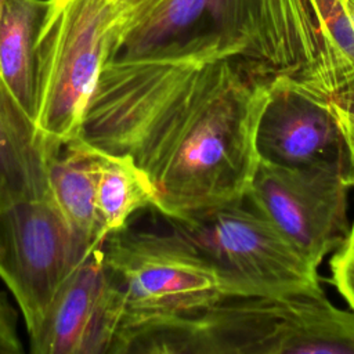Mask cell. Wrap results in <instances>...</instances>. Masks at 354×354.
Masks as SVG:
<instances>
[{
    "instance_id": "4",
    "label": "cell",
    "mask_w": 354,
    "mask_h": 354,
    "mask_svg": "<svg viewBox=\"0 0 354 354\" xmlns=\"http://www.w3.org/2000/svg\"><path fill=\"white\" fill-rule=\"evenodd\" d=\"M101 252L122 296L120 328L194 313L225 297L213 266L174 230L160 234L126 227L109 235Z\"/></svg>"
},
{
    "instance_id": "13",
    "label": "cell",
    "mask_w": 354,
    "mask_h": 354,
    "mask_svg": "<svg viewBox=\"0 0 354 354\" xmlns=\"http://www.w3.org/2000/svg\"><path fill=\"white\" fill-rule=\"evenodd\" d=\"M51 0H4L0 18V75L33 118L36 44Z\"/></svg>"
},
{
    "instance_id": "7",
    "label": "cell",
    "mask_w": 354,
    "mask_h": 354,
    "mask_svg": "<svg viewBox=\"0 0 354 354\" xmlns=\"http://www.w3.org/2000/svg\"><path fill=\"white\" fill-rule=\"evenodd\" d=\"M348 159L281 166L259 160L246 201L318 270L348 232Z\"/></svg>"
},
{
    "instance_id": "12",
    "label": "cell",
    "mask_w": 354,
    "mask_h": 354,
    "mask_svg": "<svg viewBox=\"0 0 354 354\" xmlns=\"http://www.w3.org/2000/svg\"><path fill=\"white\" fill-rule=\"evenodd\" d=\"M100 149L80 136L48 160V195L88 252L104 245L97 210Z\"/></svg>"
},
{
    "instance_id": "10",
    "label": "cell",
    "mask_w": 354,
    "mask_h": 354,
    "mask_svg": "<svg viewBox=\"0 0 354 354\" xmlns=\"http://www.w3.org/2000/svg\"><path fill=\"white\" fill-rule=\"evenodd\" d=\"M256 148L260 160L281 166L348 159L330 100L290 77L271 80Z\"/></svg>"
},
{
    "instance_id": "3",
    "label": "cell",
    "mask_w": 354,
    "mask_h": 354,
    "mask_svg": "<svg viewBox=\"0 0 354 354\" xmlns=\"http://www.w3.org/2000/svg\"><path fill=\"white\" fill-rule=\"evenodd\" d=\"M119 22L112 0H51L36 44L33 120L54 155L80 134Z\"/></svg>"
},
{
    "instance_id": "14",
    "label": "cell",
    "mask_w": 354,
    "mask_h": 354,
    "mask_svg": "<svg viewBox=\"0 0 354 354\" xmlns=\"http://www.w3.org/2000/svg\"><path fill=\"white\" fill-rule=\"evenodd\" d=\"M158 206V195L147 173L126 153L100 149L97 210L105 239L126 228L130 217Z\"/></svg>"
},
{
    "instance_id": "1",
    "label": "cell",
    "mask_w": 354,
    "mask_h": 354,
    "mask_svg": "<svg viewBox=\"0 0 354 354\" xmlns=\"http://www.w3.org/2000/svg\"><path fill=\"white\" fill-rule=\"evenodd\" d=\"M271 80L242 54L108 59L80 137L147 173L156 210L180 223L246 199Z\"/></svg>"
},
{
    "instance_id": "5",
    "label": "cell",
    "mask_w": 354,
    "mask_h": 354,
    "mask_svg": "<svg viewBox=\"0 0 354 354\" xmlns=\"http://www.w3.org/2000/svg\"><path fill=\"white\" fill-rule=\"evenodd\" d=\"M169 224L213 266L225 297L324 293L318 270L246 199Z\"/></svg>"
},
{
    "instance_id": "16",
    "label": "cell",
    "mask_w": 354,
    "mask_h": 354,
    "mask_svg": "<svg viewBox=\"0 0 354 354\" xmlns=\"http://www.w3.org/2000/svg\"><path fill=\"white\" fill-rule=\"evenodd\" d=\"M330 282L354 314V224L329 259Z\"/></svg>"
},
{
    "instance_id": "6",
    "label": "cell",
    "mask_w": 354,
    "mask_h": 354,
    "mask_svg": "<svg viewBox=\"0 0 354 354\" xmlns=\"http://www.w3.org/2000/svg\"><path fill=\"white\" fill-rule=\"evenodd\" d=\"M264 15L266 0H152L119 26L108 59L242 54L259 62Z\"/></svg>"
},
{
    "instance_id": "11",
    "label": "cell",
    "mask_w": 354,
    "mask_h": 354,
    "mask_svg": "<svg viewBox=\"0 0 354 354\" xmlns=\"http://www.w3.org/2000/svg\"><path fill=\"white\" fill-rule=\"evenodd\" d=\"M51 156L33 118L0 75V210L48 194Z\"/></svg>"
},
{
    "instance_id": "20",
    "label": "cell",
    "mask_w": 354,
    "mask_h": 354,
    "mask_svg": "<svg viewBox=\"0 0 354 354\" xmlns=\"http://www.w3.org/2000/svg\"><path fill=\"white\" fill-rule=\"evenodd\" d=\"M3 6H4V0H0V18H1V11H3Z\"/></svg>"
},
{
    "instance_id": "9",
    "label": "cell",
    "mask_w": 354,
    "mask_h": 354,
    "mask_svg": "<svg viewBox=\"0 0 354 354\" xmlns=\"http://www.w3.org/2000/svg\"><path fill=\"white\" fill-rule=\"evenodd\" d=\"M123 317L119 289L101 248L65 281L40 326L29 335L33 354H109Z\"/></svg>"
},
{
    "instance_id": "15",
    "label": "cell",
    "mask_w": 354,
    "mask_h": 354,
    "mask_svg": "<svg viewBox=\"0 0 354 354\" xmlns=\"http://www.w3.org/2000/svg\"><path fill=\"white\" fill-rule=\"evenodd\" d=\"M325 41L333 97L354 94V0H307Z\"/></svg>"
},
{
    "instance_id": "18",
    "label": "cell",
    "mask_w": 354,
    "mask_h": 354,
    "mask_svg": "<svg viewBox=\"0 0 354 354\" xmlns=\"http://www.w3.org/2000/svg\"><path fill=\"white\" fill-rule=\"evenodd\" d=\"M330 105L346 141L348 156V180L351 187H354V94L333 97L330 100Z\"/></svg>"
},
{
    "instance_id": "2",
    "label": "cell",
    "mask_w": 354,
    "mask_h": 354,
    "mask_svg": "<svg viewBox=\"0 0 354 354\" xmlns=\"http://www.w3.org/2000/svg\"><path fill=\"white\" fill-rule=\"evenodd\" d=\"M109 354H354V314L325 293L231 296L122 326Z\"/></svg>"
},
{
    "instance_id": "17",
    "label": "cell",
    "mask_w": 354,
    "mask_h": 354,
    "mask_svg": "<svg viewBox=\"0 0 354 354\" xmlns=\"http://www.w3.org/2000/svg\"><path fill=\"white\" fill-rule=\"evenodd\" d=\"M24 351L18 332V311L7 293L0 290V354H22Z\"/></svg>"
},
{
    "instance_id": "19",
    "label": "cell",
    "mask_w": 354,
    "mask_h": 354,
    "mask_svg": "<svg viewBox=\"0 0 354 354\" xmlns=\"http://www.w3.org/2000/svg\"><path fill=\"white\" fill-rule=\"evenodd\" d=\"M152 0H112V3L115 4L119 15H120V22L119 26L127 19L130 18L133 14H136L137 11H140L142 7H145L148 3H151ZM119 29V28H118Z\"/></svg>"
},
{
    "instance_id": "8",
    "label": "cell",
    "mask_w": 354,
    "mask_h": 354,
    "mask_svg": "<svg viewBox=\"0 0 354 354\" xmlns=\"http://www.w3.org/2000/svg\"><path fill=\"white\" fill-rule=\"evenodd\" d=\"M91 253L48 194L0 210V279L18 304L28 336L40 326L65 281Z\"/></svg>"
}]
</instances>
